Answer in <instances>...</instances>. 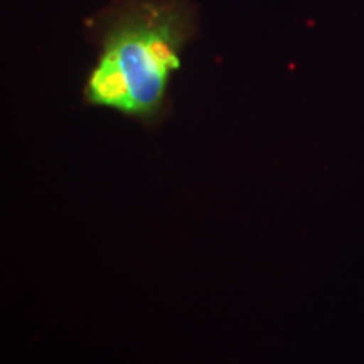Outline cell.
<instances>
[{
    "label": "cell",
    "mask_w": 364,
    "mask_h": 364,
    "mask_svg": "<svg viewBox=\"0 0 364 364\" xmlns=\"http://www.w3.org/2000/svg\"><path fill=\"white\" fill-rule=\"evenodd\" d=\"M194 31V12L186 0L120 4L103 19L85 102L157 124L167 112L172 73L181 68V53Z\"/></svg>",
    "instance_id": "obj_1"
}]
</instances>
